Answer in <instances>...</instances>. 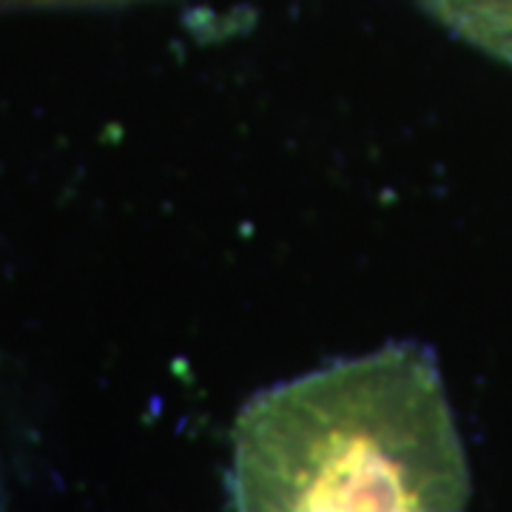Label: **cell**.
Wrapping results in <instances>:
<instances>
[{"label": "cell", "mask_w": 512, "mask_h": 512, "mask_svg": "<svg viewBox=\"0 0 512 512\" xmlns=\"http://www.w3.org/2000/svg\"><path fill=\"white\" fill-rule=\"evenodd\" d=\"M237 512H464L470 467L430 350L387 345L254 396L234 424Z\"/></svg>", "instance_id": "cell-1"}, {"label": "cell", "mask_w": 512, "mask_h": 512, "mask_svg": "<svg viewBox=\"0 0 512 512\" xmlns=\"http://www.w3.org/2000/svg\"><path fill=\"white\" fill-rule=\"evenodd\" d=\"M447 32L512 66V0H424Z\"/></svg>", "instance_id": "cell-2"}, {"label": "cell", "mask_w": 512, "mask_h": 512, "mask_svg": "<svg viewBox=\"0 0 512 512\" xmlns=\"http://www.w3.org/2000/svg\"><path fill=\"white\" fill-rule=\"evenodd\" d=\"M20 3H111V0H20Z\"/></svg>", "instance_id": "cell-3"}]
</instances>
